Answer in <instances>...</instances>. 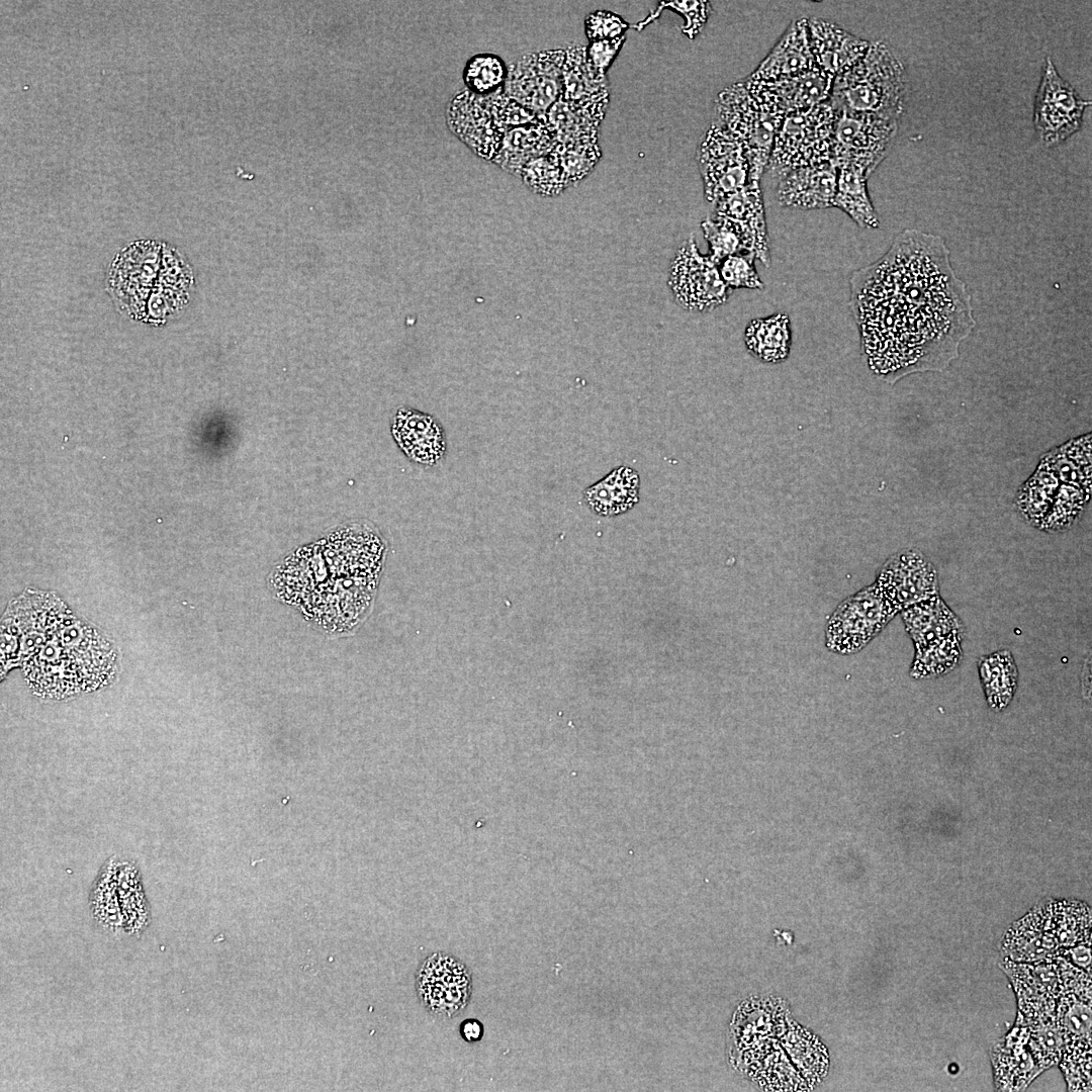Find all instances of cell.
Returning a JSON list of instances; mask_svg holds the SVG:
<instances>
[{"mask_svg": "<svg viewBox=\"0 0 1092 1092\" xmlns=\"http://www.w3.org/2000/svg\"><path fill=\"white\" fill-rule=\"evenodd\" d=\"M943 239L905 230L876 262L850 277V308L870 369L894 383L941 371L974 329L971 296Z\"/></svg>", "mask_w": 1092, "mask_h": 1092, "instance_id": "obj_1", "label": "cell"}, {"mask_svg": "<svg viewBox=\"0 0 1092 1092\" xmlns=\"http://www.w3.org/2000/svg\"><path fill=\"white\" fill-rule=\"evenodd\" d=\"M2 662L21 663L35 694L63 699L111 681L117 651L54 595L25 592L3 617Z\"/></svg>", "mask_w": 1092, "mask_h": 1092, "instance_id": "obj_2", "label": "cell"}, {"mask_svg": "<svg viewBox=\"0 0 1092 1092\" xmlns=\"http://www.w3.org/2000/svg\"><path fill=\"white\" fill-rule=\"evenodd\" d=\"M909 81L900 55L886 41H870L861 59L834 79L830 104L899 120Z\"/></svg>", "mask_w": 1092, "mask_h": 1092, "instance_id": "obj_3", "label": "cell"}, {"mask_svg": "<svg viewBox=\"0 0 1092 1092\" xmlns=\"http://www.w3.org/2000/svg\"><path fill=\"white\" fill-rule=\"evenodd\" d=\"M786 113L778 96L767 86L749 78L727 86L717 95L713 124L746 146L749 181L760 182Z\"/></svg>", "mask_w": 1092, "mask_h": 1092, "instance_id": "obj_4", "label": "cell"}, {"mask_svg": "<svg viewBox=\"0 0 1092 1092\" xmlns=\"http://www.w3.org/2000/svg\"><path fill=\"white\" fill-rule=\"evenodd\" d=\"M1091 943V911L1082 902L1049 900L1014 922L1000 941L1003 958L1031 963Z\"/></svg>", "mask_w": 1092, "mask_h": 1092, "instance_id": "obj_5", "label": "cell"}, {"mask_svg": "<svg viewBox=\"0 0 1092 1092\" xmlns=\"http://www.w3.org/2000/svg\"><path fill=\"white\" fill-rule=\"evenodd\" d=\"M834 121L830 102L788 111L765 171L779 179L793 170L830 162Z\"/></svg>", "mask_w": 1092, "mask_h": 1092, "instance_id": "obj_6", "label": "cell"}, {"mask_svg": "<svg viewBox=\"0 0 1092 1092\" xmlns=\"http://www.w3.org/2000/svg\"><path fill=\"white\" fill-rule=\"evenodd\" d=\"M1002 969L1012 982L1020 1012L1029 1020L1054 1016L1066 993L1091 985V975L1062 956L1031 963L1004 958Z\"/></svg>", "mask_w": 1092, "mask_h": 1092, "instance_id": "obj_7", "label": "cell"}, {"mask_svg": "<svg viewBox=\"0 0 1092 1092\" xmlns=\"http://www.w3.org/2000/svg\"><path fill=\"white\" fill-rule=\"evenodd\" d=\"M899 612L877 584L843 600L829 617L825 645L833 653L849 655L863 649Z\"/></svg>", "mask_w": 1092, "mask_h": 1092, "instance_id": "obj_8", "label": "cell"}, {"mask_svg": "<svg viewBox=\"0 0 1092 1092\" xmlns=\"http://www.w3.org/2000/svg\"><path fill=\"white\" fill-rule=\"evenodd\" d=\"M898 122L873 113L835 110L830 162L835 167H857L870 177L887 156Z\"/></svg>", "mask_w": 1092, "mask_h": 1092, "instance_id": "obj_9", "label": "cell"}, {"mask_svg": "<svg viewBox=\"0 0 1092 1092\" xmlns=\"http://www.w3.org/2000/svg\"><path fill=\"white\" fill-rule=\"evenodd\" d=\"M667 283L676 303L696 312L716 309L732 292L723 282L718 265L699 251L694 236L678 248L670 263Z\"/></svg>", "mask_w": 1092, "mask_h": 1092, "instance_id": "obj_10", "label": "cell"}, {"mask_svg": "<svg viewBox=\"0 0 1092 1092\" xmlns=\"http://www.w3.org/2000/svg\"><path fill=\"white\" fill-rule=\"evenodd\" d=\"M1090 105L1089 100L1082 99L1062 78L1051 57H1046L1033 107V124L1040 143L1053 148L1077 132Z\"/></svg>", "mask_w": 1092, "mask_h": 1092, "instance_id": "obj_11", "label": "cell"}, {"mask_svg": "<svg viewBox=\"0 0 1092 1092\" xmlns=\"http://www.w3.org/2000/svg\"><path fill=\"white\" fill-rule=\"evenodd\" d=\"M697 162L705 198L713 205L749 183L750 162L746 146L715 124L701 140Z\"/></svg>", "mask_w": 1092, "mask_h": 1092, "instance_id": "obj_12", "label": "cell"}, {"mask_svg": "<svg viewBox=\"0 0 1092 1092\" xmlns=\"http://www.w3.org/2000/svg\"><path fill=\"white\" fill-rule=\"evenodd\" d=\"M416 991L429 1013L439 1018L455 1017L470 1003L471 972L454 956L433 952L417 970Z\"/></svg>", "mask_w": 1092, "mask_h": 1092, "instance_id": "obj_13", "label": "cell"}, {"mask_svg": "<svg viewBox=\"0 0 1092 1092\" xmlns=\"http://www.w3.org/2000/svg\"><path fill=\"white\" fill-rule=\"evenodd\" d=\"M875 583L899 613L939 595L934 565L916 549L890 556L879 569Z\"/></svg>", "mask_w": 1092, "mask_h": 1092, "instance_id": "obj_14", "label": "cell"}, {"mask_svg": "<svg viewBox=\"0 0 1092 1092\" xmlns=\"http://www.w3.org/2000/svg\"><path fill=\"white\" fill-rule=\"evenodd\" d=\"M564 59L563 50L522 57L510 75V96L544 118L562 95Z\"/></svg>", "mask_w": 1092, "mask_h": 1092, "instance_id": "obj_15", "label": "cell"}, {"mask_svg": "<svg viewBox=\"0 0 1092 1092\" xmlns=\"http://www.w3.org/2000/svg\"><path fill=\"white\" fill-rule=\"evenodd\" d=\"M815 66L810 49L808 18L794 19L766 57L747 77L772 85L811 70Z\"/></svg>", "mask_w": 1092, "mask_h": 1092, "instance_id": "obj_16", "label": "cell"}, {"mask_svg": "<svg viewBox=\"0 0 1092 1092\" xmlns=\"http://www.w3.org/2000/svg\"><path fill=\"white\" fill-rule=\"evenodd\" d=\"M810 49L815 65L834 78L856 64L870 41L823 18H808Z\"/></svg>", "mask_w": 1092, "mask_h": 1092, "instance_id": "obj_17", "label": "cell"}, {"mask_svg": "<svg viewBox=\"0 0 1092 1092\" xmlns=\"http://www.w3.org/2000/svg\"><path fill=\"white\" fill-rule=\"evenodd\" d=\"M778 180L777 198L782 206L801 210L833 207L837 169L831 162L793 170Z\"/></svg>", "mask_w": 1092, "mask_h": 1092, "instance_id": "obj_18", "label": "cell"}, {"mask_svg": "<svg viewBox=\"0 0 1092 1092\" xmlns=\"http://www.w3.org/2000/svg\"><path fill=\"white\" fill-rule=\"evenodd\" d=\"M392 434L405 455L419 464L435 465L445 455V432L441 424L428 414L400 408L394 417Z\"/></svg>", "mask_w": 1092, "mask_h": 1092, "instance_id": "obj_19", "label": "cell"}, {"mask_svg": "<svg viewBox=\"0 0 1092 1092\" xmlns=\"http://www.w3.org/2000/svg\"><path fill=\"white\" fill-rule=\"evenodd\" d=\"M609 100L570 102L560 97L545 113V122L561 146L599 142Z\"/></svg>", "mask_w": 1092, "mask_h": 1092, "instance_id": "obj_20", "label": "cell"}, {"mask_svg": "<svg viewBox=\"0 0 1092 1092\" xmlns=\"http://www.w3.org/2000/svg\"><path fill=\"white\" fill-rule=\"evenodd\" d=\"M714 206L716 216L739 222L745 228L755 247V259L768 267L770 254L760 182L749 181L744 188Z\"/></svg>", "mask_w": 1092, "mask_h": 1092, "instance_id": "obj_21", "label": "cell"}, {"mask_svg": "<svg viewBox=\"0 0 1092 1092\" xmlns=\"http://www.w3.org/2000/svg\"><path fill=\"white\" fill-rule=\"evenodd\" d=\"M582 498L596 515L616 517L625 514L639 502V473L633 467L618 466L587 486L583 490Z\"/></svg>", "mask_w": 1092, "mask_h": 1092, "instance_id": "obj_22", "label": "cell"}, {"mask_svg": "<svg viewBox=\"0 0 1092 1092\" xmlns=\"http://www.w3.org/2000/svg\"><path fill=\"white\" fill-rule=\"evenodd\" d=\"M1021 1025L994 1049L993 1067L998 1090H1022L1041 1073L1026 1044L1028 1029L1024 1020Z\"/></svg>", "mask_w": 1092, "mask_h": 1092, "instance_id": "obj_23", "label": "cell"}, {"mask_svg": "<svg viewBox=\"0 0 1092 1092\" xmlns=\"http://www.w3.org/2000/svg\"><path fill=\"white\" fill-rule=\"evenodd\" d=\"M915 650L953 634H965L961 619L939 595L900 612Z\"/></svg>", "mask_w": 1092, "mask_h": 1092, "instance_id": "obj_24", "label": "cell"}, {"mask_svg": "<svg viewBox=\"0 0 1092 1092\" xmlns=\"http://www.w3.org/2000/svg\"><path fill=\"white\" fill-rule=\"evenodd\" d=\"M607 75L597 72L588 63L584 46L569 47L565 51L562 68V95L570 102L609 100Z\"/></svg>", "mask_w": 1092, "mask_h": 1092, "instance_id": "obj_25", "label": "cell"}, {"mask_svg": "<svg viewBox=\"0 0 1092 1092\" xmlns=\"http://www.w3.org/2000/svg\"><path fill=\"white\" fill-rule=\"evenodd\" d=\"M748 352L764 363H780L789 357L792 345V327L788 314L752 320L744 332Z\"/></svg>", "mask_w": 1092, "mask_h": 1092, "instance_id": "obj_26", "label": "cell"}, {"mask_svg": "<svg viewBox=\"0 0 1092 1092\" xmlns=\"http://www.w3.org/2000/svg\"><path fill=\"white\" fill-rule=\"evenodd\" d=\"M836 169L833 207L845 212L861 229L879 228L880 220L868 191V174L851 165H840Z\"/></svg>", "mask_w": 1092, "mask_h": 1092, "instance_id": "obj_27", "label": "cell"}, {"mask_svg": "<svg viewBox=\"0 0 1092 1092\" xmlns=\"http://www.w3.org/2000/svg\"><path fill=\"white\" fill-rule=\"evenodd\" d=\"M555 145V138L545 121L515 126L504 139L502 165L521 175L527 163L547 155Z\"/></svg>", "mask_w": 1092, "mask_h": 1092, "instance_id": "obj_28", "label": "cell"}, {"mask_svg": "<svg viewBox=\"0 0 1092 1092\" xmlns=\"http://www.w3.org/2000/svg\"><path fill=\"white\" fill-rule=\"evenodd\" d=\"M978 671L990 708L1005 709L1018 684V669L1012 653L1002 649L980 657Z\"/></svg>", "mask_w": 1092, "mask_h": 1092, "instance_id": "obj_29", "label": "cell"}, {"mask_svg": "<svg viewBox=\"0 0 1092 1092\" xmlns=\"http://www.w3.org/2000/svg\"><path fill=\"white\" fill-rule=\"evenodd\" d=\"M834 79L815 65L804 74L765 86L778 96L788 112L830 102Z\"/></svg>", "mask_w": 1092, "mask_h": 1092, "instance_id": "obj_30", "label": "cell"}, {"mask_svg": "<svg viewBox=\"0 0 1092 1092\" xmlns=\"http://www.w3.org/2000/svg\"><path fill=\"white\" fill-rule=\"evenodd\" d=\"M116 880L123 928L129 933L141 932L149 924L151 914L135 862L117 857Z\"/></svg>", "mask_w": 1092, "mask_h": 1092, "instance_id": "obj_31", "label": "cell"}, {"mask_svg": "<svg viewBox=\"0 0 1092 1092\" xmlns=\"http://www.w3.org/2000/svg\"><path fill=\"white\" fill-rule=\"evenodd\" d=\"M1059 486L1060 479L1056 471L1042 457L1036 470L1019 488L1015 499L1018 512L1030 525L1038 527L1050 510Z\"/></svg>", "mask_w": 1092, "mask_h": 1092, "instance_id": "obj_32", "label": "cell"}, {"mask_svg": "<svg viewBox=\"0 0 1092 1092\" xmlns=\"http://www.w3.org/2000/svg\"><path fill=\"white\" fill-rule=\"evenodd\" d=\"M117 856L105 860L90 891L89 907L92 918L103 929L116 932L123 928L116 880Z\"/></svg>", "mask_w": 1092, "mask_h": 1092, "instance_id": "obj_33", "label": "cell"}, {"mask_svg": "<svg viewBox=\"0 0 1092 1092\" xmlns=\"http://www.w3.org/2000/svg\"><path fill=\"white\" fill-rule=\"evenodd\" d=\"M965 634H953L915 650L910 675L915 679L946 674L963 659L962 643Z\"/></svg>", "mask_w": 1092, "mask_h": 1092, "instance_id": "obj_34", "label": "cell"}, {"mask_svg": "<svg viewBox=\"0 0 1092 1092\" xmlns=\"http://www.w3.org/2000/svg\"><path fill=\"white\" fill-rule=\"evenodd\" d=\"M701 228L709 245L708 256L717 265L724 258L737 253L755 258L752 239L739 222L714 215L704 219Z\"/></svg>", "mask_w": 1092, "mask_h": 1092, "instance_id": "obj_35", "label": "cell"}, {"mask_svg": "<svg viewBox=\"0 0 1092 1092\" xmlns=\"http://www.w3.org/2000/svg\"><path fill=\"white\" fill-rule=\"evenodd\" d=\"M1091 985L1066 993L1057 1003L1055 1018L1066 1043L1091 1039Z\"/></svg>", "mask_w": 1092, "mask_h": 1092, "instance_id": "obj_36", "label": "cell"}, {"mask_svg": "<svg viewBox=\"0 0 1092 1092\" xmlns=\"http://www.w3.org/2000/svg\"><path fill=\"white\" fill-rule=\"evenodd\" d=\"M1089 497L1090 493L1079 486L1060 484L1050 510L1037 528L1045 532H1061L1071 528L1081 516Z\"/></svg>", "mask_w": 1092, "mask_h": 1092, "instance_id": "obj_37", "label": "cell"}, {"mask_svg": "<svg viewBox=\"0 0 1092 1092\" xmlns=\"http://www.w3.org/2000/svg\"><path fill=\"white\" fill-rule=\"evenodd\" d=\"M520 176L530 189L540 195L554 196L566 188L558 155L554 149L547 155L527 163Z\"/></svg>", "mask_w": 1092, "mask_h": 1092, "instance_id": "obj_38", "label": "cell"}, {"mask_svg": "<svg viewBox=\"0 0 1092 1092\" xmlns=\"http://www.w3.org/2000/svg\"><path fill=\"white\" fill-rule=\"evenodd\" d=\"M566 188L584 179L599 163L602 151L599 142L571 146L555 145Z\"/></svg>", "mask_w": 1092, "mask_h": 1092, "instance_id": "obj_39", "label": "cell"}, {"mask_svg": "<svg viewBox=\"0 0 1092 1092\" xmlns=\"http://www.w3.org/2000/svg\"><path fill=\"white\" fill-rule=\"evenodd\" d=\"M507 69L504 61L492 54H478L468 60L463 80L469 90L486 94L497 89L505 81Z\"/></svg>", "mask_w": 1092, "mask_h": 1092, "instance_id": "obj_40", "label": "cell"}, {"mask_svg": "<svg viewBox=\"0 0 1092 1092\" xmlns=\"http://www.w3.org/2000/svg\"><path fill=\"white\" fill-rule=\"evenodd\" d=\"M666 9L672 10L684 17L685 24L681 26V31L690 39H693L701 32L706 24L708 17L712 12V5L709 1H660L658 2L657 7L651 10L647 17L642 21L633 24L632 27L636 30H642Z\"/></svg>", "mask_w": 1092, "mask_h": 1092, "instance_id": "obj_41", "label": "cell"}, {"mask_svg": "<svg viewBox=\"0 0 1092 1092\" xmlns=\"http://www.w3.org/2000/svg\"><path fill=\"white\" fill-rule=\"evenodd\" d=\"M1092 1040L1066 1043L1061 1059L1069 1091H1091Z\"/></svg>", "mask_w": 1092, "mask_h": 1092, "instance_id": "obj_42", "label": "cell"}, {"mask_svg": "<svg viewBox=\"0 0 1092 1092\" xmlns=\"http://www.w3.org/2000/svg\"><path fill=\"white\" fill-rule=\"evenodd\" d=\"M755 258L749 254L737 253L724 258L719 264V272L726 286L737 288L762 289L763 283L754 265Z\"/></svg>", "mask_w": 1092, "mask_h": 1092, "instance_id": "obj_43", "label": "cell"}, {"mask_svg": "<svg viewBox=\"0 0 1092 1092\" xmlns=\"http://www.w3.org/2000/svg\"><path fill=\"white\" fill-rule=\"evenodd\" d=\"M629 27L620 15L611 11L598 10L584 19V31L588 41L623 36Z\"/></svg>", "mask_w": 1092, "mask_h": 1092, "instance_id": "obj_44", "label": "cell"}, {"mask_svg": "<svg viewBox=\"0 0 1092 1092\" xmlns=\"http://www.w3.org/2000/svg\"><path fill=\"white\" fill-rule=\"evenodd\" d=\"M626 36L623 35L612 39L588 41V44L585 47L588 63L597 72L602 75H607L609 68L623 48Z\"/></svg>", "mask_w": 1092, "mask_h": 1092, "instance_id": "obj_45", "label": "cell"}, {"mask_svg": "<svg viewBox=\"0 0 1092 1092\" xmlns=\"http://www.w3.org/2000/svg\"><path fill=\"white\" fill-rule=\"evenodd\" d=\"M1062 957L1091 975V943H1082L1065 949Z\"/></svg>", "mask_w": 1092, "mask_h": 1092, "instance_id": "obj_46", "label": "cell"}, {"mask_svg": "<svg viewBox=\"0 0 1092 1092\" xmlns=\"http://www.w3.org/2000/svg\"><path fill=\"white\" fill-rule=\"evenodd\" d=\"M460 1034L468 1042H474L483 1036V1025L477 1019H466L460 1025Z\"/></svg>", "mask_w": 1092, "mask_h": 1092, "instance_id": "obj_47", "label": "cell"}]
</instances>
